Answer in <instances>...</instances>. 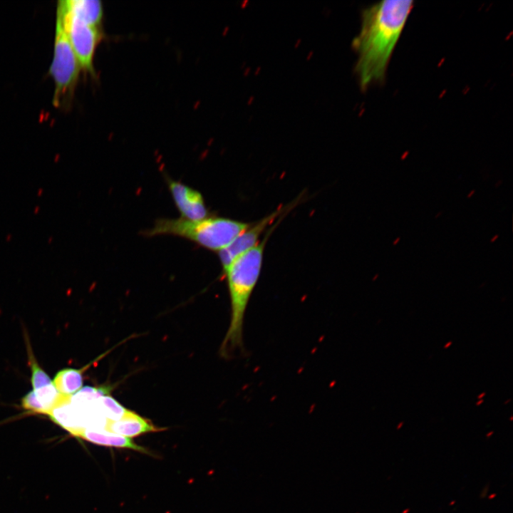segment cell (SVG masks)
<instances>
[{"label": "cell", "mask_w": 513, "mask_h": 513, "mask_svg": "<svg viewBox=\"0 0 513 513\" xmlns=\"http://www.w3.org/2000/svg\"><path fill=\"white\" fill-rule=\"evenodd\" d=\"M412 0L382 1L363 11L359 33L353 41L358 53L360 85L382 83L393 51L413 7Z\"/></svg>", "instance_id": "cell-1"}, {"label": "cell", "mask_w": 513, "mask_h": 513, "mask_svg": "<svg viewBox=\"0 0 513 513\" xmlns=\"http://www.w3.org/2000/svg\"><path fill=\"white\" fill-rule=\"evenodd\" d=\"M274 228L271 227L263 240L238 256L223 271L230 298L231 317L220 347L222 356H228L236 349L242 348L246 311L261 274L266 241Z\"/></svg>", "instance_id": "cell-2"}, {"label": "cell", "mask_w": 513, "mask_h": 513, "mask_svg": "<svg viewBox=\"0 0 513 513\" xmlns=\"http://www.w3.org/2000/svg\"><path fill=\"white\" fill-rule=\"evenodd\" d=\"M250 224L224 217L200 221L184 218H160L144 232L147 237L169 234L190 240L209 250L219 252L227 247Z\"/></svg>", "instance_id": "cell-3"}, {"label": "cell", "mask_w": 513, "mask_h": 513, "mask_svg": "<svg viewBox=\"0 0 513 513\" xmlns=\"http://www.w3.org/2000/svg\"><path fill=\"white\" fill-rule=\"evenodd\" d=\"M56 14L54 52L50 73L55 83L53 103L56 107H60L68 104L72 98L81 67L70 43L62 16L58 12Z\"/></svg>", "instance_id": "cell-4"}, {"label": "cell", "mask_w": 513, "mask_h": 513, "mask_svg": "<svg viewBox=\"0 0 513 513\" xmlns=\"http://www.w3.org/2000/svg\"><path fill=\"white\" fill-rule=\"evenodd\" d=\"M57 12L62 16L70 43L81 68L93 73V56L101 34L93 26L72 14L66 0L58 2Z\"/></svg>", "instance_id": "cell-5"}, {"label": "cell", "mask_w": 513, "mask_h": 513, "mask_svg": "<svg viewBox=\"0 0 513 513\" xmlns=\"http://www.w3.org/2000/svg\"><path fill=\"white\" fill-rule=\"evenodd\" d=\"M291 205L281 207L259 221L250 225L239 234L227 247L218 252V256L223 271L238 256L253 248L260 241L261 234L276 219L284 217L285 212L290 211Z\"/></svg>", "instance_id": "cell-6"}, {"label": "cell", "mask_w": 513, "mask_h": 513, "mask_svg": "<svg viewBox=\"0 0 513 513\" xmlns=\"http://www.w3.org/2000/svg\"><path fill=\"white\" fill-rule=\"evenodd\" d=\"M167 184L182 218L191 221L207 218L208 210L200 192L169 177Z\"/></svg>", "instance_id": "cell-7"}, {"label": "cell", "mask_w": 513, "mask_h": 513, "mask_svg": "<svg viewBox=\"0 0 513 513\" xmlns=\"http://www.w3.org/2000/svg\"><path fill=\"white\" fill-rule=\"evenodd\" d=\"M165 430V428L155 426L148 419L128 409L118 420H113L107 418L105 426V430L129 438Z\"/></svg>", "instance_id": "cell-8"}, {"label": "cell", "mask_w": 513, "mask_h": 513, "mask_svg": "<svg viewBox=\"0 0 513 513\" xmlns=\"http://www.w3.org/2000/svg\"><path fill=\"white\" fill-rule=\"evenodd\" d=\"M76 437H80L98 445L131 449L141 453L150 454V452L146 448L137 445L131 438L118 435L105 430L83 429L78 433Z\"/></svg>", "instance_id": "cell-9"}, {"label": "cell", "mask_w": 513, "mask_h": 513, "mask_svg": "<svg viewBox=\"0 0 513 513\" xmlns=\"http://www.w3.org/2000/svg\"><path fill=\"white\" fill-rule=\"evenodd\" d=\"M70 11L88 24L98 27L103 18V6L98 0H66Z\"/></svg>", "instance_id": "cell-10"}, {"label": "cell", "mask_w": 513, "mask_h": 513, "mask_svg": "<svg viewBox=\"0 0 513 513\" xmlns=\"http://www.w3.org/2000/svg\"><path fill=\"white\" fill-rule=\"evenodd\" d=\"M64 368L58 371L53 379V385L58 391L65 395H73L83 385V372L86 369Z\"/></svg>", "instance_id": "cell-11"}, {"label": "cell", "mask_w": 513, "mask_h": 513, "mask_svg": "<svg viewBox=\"0 0 513 513\" xmlns=\"http://www.w3.org/2000/svg\"><path fill=\"white\" fill-rule=\"evenodd\" d=\"M35 395L48 415L63 398L64 395L61 394L53 383L48 384L36 390H33Z\"/></svg>", "instance_id": "cell-12"}, {"label": "cell", "mask_w": 513, "mask_h": 513, "mask_svg": "<svg viewBox=\"0 0 513 513\" xmlns=\"http://www.w3.org/2000/svg\"><path fill=\"white\" fill-rule=\"evenodd\" d=\"M95 404L105 418L113 420L120 419L127 410L110 395L98 397Z\"/></svg>", "instance_id": "cell-13"}, {"label": "cell", "mask_w": 513, "mask_h": 513, "mask_svg": "<svg viewBox=\"0 0 513 513\" xmlns=\"http://www.w3.org/2000/svg\"><path fill=\"white\" fill-rule=\"evenodd\" d=\"M26 346L28 351V356L29 365L31 370V381L33 390H36L45 385L52 383V380L48 374L40 367L37 363L34 355L31 348L30 343L28 341V337L26 336Z\"/></svg>", "instance_id": "cell-14"}, {"label": "cell", "mask_w": 513, "mask_h": 513, "mask_svg": "<svg viewBox=\"0 0 513 513\" xmlns=\"http://www.w3.org/2000/svg\"><path fill=\"white\" fill-rule=\"evenodd\" d=\"M22 407L27 411L37 414L46 415V412L38 401L33 390L26 394L21 400Z\"/></svg>", "instance_id": "cell-15"}, {"label": "cell", "mask_w": 513, "mask_h": 513, "mask_svg": "<svg viewBox=\"0 0 513 513\" xmlns=\"http://www.w3.org/2000/svg\"><path fill=\"white\" fill-rule=\"evenodd\" d=\"M489 484H487L482 488V491H481V492H480V498H484V497L487 496V492H488V491H489Z\"/></svg>", "instance_id": "cell-16"}, {"label": "cell", "mask_w": 513, "mask_h": 513, "mask_svg": "<svg viewBox=\"0 0 513 513\" xmlns=\"http://www.w3.org/2000/svg\"><path fill=\"white\" fill-rule=\"evenodd\" d=\"M452 344V341H447V342L444 345L443 348H444L445 349H447V348H448L450 346H451Z\"/></svg>", "instance_id": "cell-17"}, {"label": "cell", "mask_w": 513, "mask_h": 513, "mask_svg": "<svg viewBox=\"0 0 513 513\" xmlns=\"http://www.w3.org/2000/svg\"><path fill=\"white\" fill-rule=\"evenodd\" d=\"M485 395H486V392H482V393H480V394L477 396V398L478 400H480V399H483V398H484Z\"/></svg>", "instance_id": "cell-18"}, {"label": "cell", "mask_w": 513, "mask_h": 513, "mask_svg": "<svg viewBox=\"0 0 513 513\" xmlns=\"http://www.w3.org/2000/svg\"><path fill=\"white\" fill-rule=\"evenodd\" d=\"M403 425H404L403 421L399 422V423H398V424L397 425V426H396V430H400V429H401V428L403 427Z\"/></svg>", "instance_id": "cell-19"}, {"label": "cell", "mask_w": 513, "mask_h": 513, "mask_svg": "<svg viewBox=\"0 0 513 513\" xmlns=\"http://www.w3.org/2000/svg\"><path fill=\"white\" fill-rule=\"evenodd\" d=\"M483 403H484V400H483V399H480V400H477V401L476 402L475 405H476V406H480V405H481Z\"/></svg>", "instance_id": "cell-20"}, {"label": "cell", "mask_w": 513, "mask_h": 513, "mask_svg": "<svg viewBox=\"0 0 513 513\" xmlns=\"http://www.w3.org/2000/svg\"><path fill=\"white\" fill-rule=\"evenodd\" d=\"M494 434V431H489L486 434V437L489 438Z\"/></svg>", "instance_id": "cell-21"}, {"label": "cell", "mask_w": 513, "mask_h": 513, "mask_svg": "<svg viewBox=\"0 0 513 513\" xmlns=\"http://www.w3.org/2000/svg\"><path fill=\"white\" fill-rule=\"evenodd\" d=\"M498 237H499V235H498V234L494 235V236L491 239L490 242H495V241L497 239Z\"/></svg>", "instance_id": "cell-22"}, {"label": "cell", "mask_w": 513, "mask_h": 513, "mask_svg": "<svg viewBox=\"0 0 513 513\" xmlns=\"http://www.w3.org/2000/svg\"><path fill=\"white\" fill-rule=\"evenodd\" d=\"M400 237H398V238L393 242V245H396L397 243L400 242Z\"/></svg>", "instance_id": "cell-23"}, {"label": "cell", "mask_w": 513, "mask_h": 513, "mask_svg": "<svg viewBox=\"0 0 513 513\" xmlns=\"http://www.w3.org/2000/svg\"><path fill=\"white\" fill-rule=\"evenodd\" d=\"M495 497H496V494L493 493V494H491L490 495H489L488 498L489 499H492L494 498Z\"/></svg>", "instance_id": "cell-24"}, {"label": "cell", "mask_w": 513, "mask_h": 513, "mask_svg": "<svg viewBox=\"0 0 513 513\" xmlns=\"http://www.w3.org/2000/svg\"><path fill=\"white\" fill-rule=\"evenodd\" d=\"M475 193V190H472L469 195H467V197H471Z\"/></svg>", "instance_id": "cell-25"}, {"label": "cell", "mask_w": 513, "mask_h": 513, "mask_svg": "<svg viewBox=\"0 0 513 513\" xmlns=\"http://www.w3.org/2000/svg\"><path fill=\"white\" fill-rule=\"evenodd\" d=\"M409 512H410V509L407 508V509H405L401 513H409Z\"/></svg>", "instance_id": "cell-26"}, {"label": "cell", "mask_w": 513, "mask_h": 513, "mask_svg": "<svg viewBox=\"0 0 513 513\" xmlns=\"http://www.w3.org/2000/svg\"><path fill=\"white\" fill-rule=\"evenodd\" d=\"M510 401H511V399H510V398L506 400L504 402V405L508 404Z\"/></svg>", "instance_id": "cell-27"}, {"label": "cell", "mask_w": 513, "mask_h": 513, "mask_svg": "<svg viewBox=\"0 0 513 513\" xmlns=\"http://www.w3.org/2000/svg\"><path fill=\"white\" fill-rule=\"evenodd\" d=\"M455 500H453V501H452V502H451V503H450V505H452V504H455Z\"/></svg>", "instance_id": "cell-28"}, {"label": "cell", "mask_w": 513, "mask_h": 513, "mask_svg": "<svg viewBox=\"0 0 513 513\" xmlns=\"http://www.w3.org/2000/svg\"><path fill=\"white\" fill-rule=\"evenodd\" d=\"M512 418H513V416H512V415H511V416H510V421H512Z\"/></svg>", "instance_id": "cell-29"}]
</instances>
